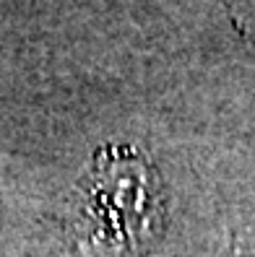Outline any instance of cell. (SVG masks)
Segmentation results:
<instances>
[{
  "instance_id": "6da1fadb",
  "label": "cell",
  "mask_w": 255,
  "mask_h": 257,
  "mask_svg": "<svg viewBox=\"0 0 255 257\" xmlns=\"http://www.w3.org/2000/svg\"><path fill=\"white\" fill-rule=\"evenodd\" d=\"M89 241L130 252L159 231L164 216L159 174L138 148L102 146L81 182Z\"/></svg>"
}]
</instances>
